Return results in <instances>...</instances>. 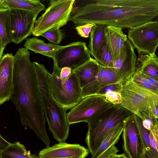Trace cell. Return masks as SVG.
I'll return each mask as SVG.
<instances>
[{
    "mask_svg": "<svg viewBox=\"0 0 158 158\" xmlns=\"http://www.w3.org/2000/svg\"><path fill=\"white\" fill-rule=\"evenodd\" d=\"M158 15V0H75L69 21L77 26L88 23L129 29Z\"/></svg>",
    "mask_w": 158,
    "mask_h": 158,
    "instance_id": "obj_1",
    "label": "cell"
},
{
    "mask_svg": "<svg viewBox=\"0 0 158 158\" xmlns=\"http://www.w3.org/2000/svg\"><path fill=\"white\" fill-rule=\"evenodd\" d=\"M30 52L19 48L14 56L13 88L10 98L20 117L22 125L32 129L46 147L50 140L45 128L46 119Z\"/></svg>",
    "mask_w": 158,
    "mask_h": 158,
    "instance_id": "obj_2",
    "label": "cell"
},
{
    "mask_svg": "<svg viewBox=\"0 0 158 158\" xmlns=\"http://www.w3.org/2000/svg\"><path fill=\"white\" fill-rule=\"evenodd\" d=\"M33 63L49 129L56 141L65 142L69 135L70 125L67 119L66 110L55 100L52 95L50 86L51 74L44 64L35 62Z\"/></svg>",
    "mask_w": 158,
    "mask_h": 158,
    "instance_id": "obj_3",
    "label": "cell"
},
{
    "mask_svg": "<svg viewBox=\"0 0 158 158\" xmlns=\"http://www.w3.org/2000/svg\"><path fill=\"white\" fill-rule=\"evenodd\" d=\"M133 114L120 105L112 104L87 123L85 142L91 156L110 131Z\"/></svg>",
    "mask_w": 158,
    "mask_h": 158,
    "instance_id": "obj_4",
    "label": "cell"
},
{
    "mask_svg": "<svg viewBox=\"0 0 158 158\" xmlns=\"http://www.w3.org/2000/svg\"><path fill=\"white\" fill-rule=\"evenodd\" d=\"M50 86L54 99L66 110H71L82 99L81 89L73 71L70 76L62 77L58 71L53 70Z\"/></svg>",
    "mask_w": 158,
    "mask_h": 158,
    "instance_id": "obj_5",
    "label": "cell"
},
{
    "mask_svg": "<svg viewBox=\"0 0 158 158\" xmlns=\"http://www.w3.org/2000/svg\"><path fill=\"white\" fill-rule=\"evenodd\" d=\"M120 104L142 120V114L158 104V93L143 87L130 79L123 85Z\"/></svg>",
    "mask_w": 158,
    "mask_h": 158,
    "instance_id": "obj_6",
    "label": "cell"
},
{
    "mask_svg": "<svg viewBox=\"0 0 158 158\" xmlns=\"http://www.w3.org/2000/svg\"><path fill=\"white\" fill-rule=\"evenodd\" d=\"M75 0H51L45 12L36 20L32 31L38 36L45 32L66 25Z\"/></svg>",
    "mask_w": 158,
    "mask_h": 158,
    "instance_id": "obj_7",
    "label": "cell"
},
{
    "mask_svg": "<svg viewBox=\"0 0 158 158\" xmlns=\"http://www.w3.org/2000/svg\"><path fill=\"white\" fill-rule=\"evenodd\" d=\"M127 37L139 55L155 53L158 45V21H151L129 29Z\"/></svg>",
    "mask_w": 158,
    "mask_h": 158,
    "instance_id": "obj_8",
    "label": "cell"
},
{
    "mask_svg": "<svg viewBox=\"0 0 158 158\" xmlns=\"http://www.w3.org/2000/svg\"><path fill=\"white\" fill-rule=\"evenodd\" d=\"M104 95L95 94L83 98L66 114L69 124L87 123L111 106Z\"/></svg>",
    "mask_w": 158,
    "mask_h": 158,
    "instance_id": "obj_9",
    "label": "cell"
},
{
    "mask_svg": "<svg viewBox=\"0 0 158 158\" xmlns=\"http://www.w3.org/2000/svg\"><path fill=\"white\" fill-rule=\"evenodd\" d=\"M86 43L82 41L72 43L58 50L52 59L53 69L60 70L69 67L73 70L91 57Z\"/></svg>",
    "mask_w": 158,
    "mask_h": 158,
    "instance_id": "obj_10",
    "label": "cell"
},
{
    "mask_svg": "<svg viewBox=\"0 0 158 158\" xmlns=\"http://www.w3.org/2000/svg\"><path fill=\"white\" fill-rule=\"evenodd\" d=\"M122 145L127 158H143L144 148L142 138L135 121L134 114L123 122Z\"/></svg>",
    "mask_w": 158,
    "mask_h": 158,
    "instance_id": "obj_11",
    "label": "cell"
},
{
    "mask_svg": "<svg viewBox=\"0 0 158 158\" xmlns=\"http://www.w3.org/2000/svg\"><path fill=\"white\" fill-rule=\"evenodd\" d=\"M11 19L12 41L19 44L32 35L38 15L24 10L9 9Z\"/></svg>",
    "mask_w": 158,
    "mask_h": 158,
    "instance_id": "obj_12",
    "label": "cell"
},
{
    "mask_svg": "<svg viewBox=\"0 0 158 158\" xmlns=\"http://www.w3.org/2000/svg\"><path fill=\"white\" fill-rule=\"evenodd\" d=\"M137 57L128 39L118 58L114 62L113 69L118 82L124 85L135 73Z\"/></svg>",
    "mask_w": 158,
    "mask_h": 158,
    "instance_id": "obj_13",
    "label": "cell"
},
{
    "mask_svg": "<svg viewBox=\"0 0 158 158\" xmlns=\"http://www.w3.org/2000/svg\"><path fill=\"white\" fill-rule=\"evenodd\" d=\"M89 152L88 149L79 144L61 142L41 150L38 156L39 158H85Z\"/></svg>",
    "mask_w": 158,
    "mask_h": 158,
    "instance_id": "obj_14",
    "label": "cell"
},
{
    "mask_svg": "<svg viewBox=\"0 0 158 158\" xmlns=\"http://www.w3.org/2000/svg\"><path fill=\"white\" fill-rule=\"evenodd\" d=\"M14 56L7 53L0 60V106L10 100L13 88Z\"/></svg>",
    "mask_w": 158,
    "mask_h": 158,
    "instance_id": "obj_15",
    "label": "cell"
},
{
    "mask_svg": "<svg viewBox=\"0 0 158 158\" xmlns=\"http://www.w3.org/2000/svg\"><path fill=\"white\" fill-rule=\"evenodd\" d=\"M122 28L110 26H106L105 39L114 61L119 57L127 38Z\"/></svg>",
    "mask_w": 158,
    "mask_h": 158,
    "instance_id": "obj_16",
    "label": "cell"
},
{
    "mask_svg": "<svg viewBox=\"0 0 158 158\" xmlns=\"http://www.w3.org/2000/svg\"><path fill=\"white\" fill-rule=\"evenodd\" d=\"M99 64L91 57L83 64L73 70L76 75L81 89V93L97 80Z\"/></svg>",
    "mask_w": 158,
    "mask_h": 158,
    "instance_id": "obj_17",
    "label": "cell"
},
{
    "mask_svg": "<svg viewBox=\"0 0 158 158\" xmlns=\"http://www.w3.org/2000/svg\"><path fill=\"white\" fill-rule=\"evenodd\" d=\"M64 46L51 43L46 44L43 40L35 37L26 39L24 44L25 48L27 50L52 59L56 52Z\"/></svg>",
    "mask_w": 158,
    "mask_h": 158,
    "instance_id": "obj_18",
    "label": "cell"
},
{
    "mask_svg": "<svg viewBox=\"0 0 158 158\" xmlns=\"http://www.w3.org/2000/svg\"><path fill=\"white\" fill-rule=\"evenodd\" d=\"M0 8L24 10L38 15L45 6L39 0H0Z\"/></svg>",
    "mask_w": 158,
    "mask_h": 158,
    "instance_id": "obj_19",
    "label": "cell"
},
{
    "mask_svg": "<svg viewBox=\"0 0 158 158\" xmlns=\"http://www.w3.org/2000/svg\"><path fill=\"white\" fill-rule=\"evenodd\" d=\"M140 71L158 80V58L155 53L139 55L135 72Z\"/></svg>",
    "mask_w": 158,
    "mask_h": 158,
    "instance_id": "obj_20",
    "label": "cell"
},
{
    "mask_svg": "<svg viewBox=\"0 0 158 158\" xmlns=\"http://www.w3.org/2000/svg\"><path fill=\"white\" fill-rule=\"evenodd\" d=\"M123 128V122L110 130L91 158H97L111 147L115 145L119 139Z\"/></svg>",
    "mask_w": 158,
    "mask_h": 158,
    "instance_id": "obj_21",
    "label": "cell"
},
{
    "mask_svg": "<svg viewBox=\"0 0 158 158\" xmlns=\"http://www.w3.org/2000/svg\"><path fill=\"white\" fill-rule=\"evenodd\" d=\"M106 26L105 25L96 24L90 32L89 49L90 54L94 57L105 41Z\"/></svg>",
    "mask_w": 158,
    "mask_h": 158,
    "instance_id": "obj_22",
    "label": "cell"
},
{
    "mask_svg": "<svg viewBox=\"0 0 158 158\" xmlns=\"http://www.w3.org/2000/svg\"><path fill=\"white\" fill-rule=\"evenodd\" d=\"M0 35L3 47L12 42L11 28L10 10L0 8Z\"/></svg>",
    "mask_w": 158,
    "mask_h": 158,
    "instance_id": "obj_23",
    "label": "cell"
},
{
    "mask_svg": "<svg viewBox=\"0 0 158 158\" xmlns=\"http://www.w3.org/2000/svg\"><path fill=\"white\" fill-rule=\"evenodd\" d=\"M2 158H39L38 156L31 154L26 150L25 146L19 142L10 143L2 152Z\"/></svg>",
    "mask_w": 158,
    "mask_h": 158,
    "instance_id": "obj_24",
    "label": "cell"
},
{
    "mask_svg": "<svg viewBox=\"0 0 158 158\" xmlns=\"http://www.w3.org/2000/svg\"><path fill=\"white\" fill-rule=\"evenodd\" d=\"M98 63L102 66L113 68L114 60L105 41L94 57Z\"/></svg>",
    "mask_w": 158,
    "mask_h": 158,
    "instance_id": "obj_25",
    "label": "cell"
},
{
    "mask_svg": "<svg viewBox=\"0 0 158 158\" xmlns=\"http://www.w3.org/2000/svg\"><path fill=\"white\" fill-rule=\"evenodd\" d=\"M135 122L140 135L143 140L144 150L149 151L158 156V153L156 152L151 147L150 143L149 131L144 127L142 124V119L134 114Z\"/></svg>",
    "mask_w": 158,
    "mask_h": 158,
    "instance_id": "obj_26",
    "label": "cell"
},
{
    "mask_svg": "<svg viewBox=\"0 0 158 158\" xmlns=\"http://www.w3.org/2000/svg\"><path fill=\"white\" fill-rule=\"evenodd\" d=\"M40 36L46 38L50 43L57 44L61 43L64 37V34L62 30L57 28L47 31Z\"/></svg>",
    "mask_w": 158,
    "mask_h": 158,
    "instance_id": "obj_27",
    "label": "cell"
},
{
    "mask_svg": "<svg viewBox=\"0 0 158 158\" xmlns=\"http://www.w3.org/2000/svg\"><path fill=\"white\" fill-rule=\"evenodd\" d=\"M141 115L143 118L142 124L144 127L149 131H152L154 126L158 124L157 118L151 115L149 110L143 112Z\"/></svg>",
    "mask_w": 158,
    "mask_h": 158,
    "instance_id": "obj_28",
    "label": "cell"
},
{
    "mask_svg": "<svg viewBox=\"0 0 158 158\" xmlns=\"http://www.w3.org/2000/svg\"><path fill=\"white\" fill-rule=\"evenodd\" d=\"M140 85L156 93H158V87L152 85L140 76L136 72L130 79Z\"/></svg>",
    "mask_w": 158,
    "mask_h": 158,
    "instance_id": "obj_29",
    "label": "cell"
},
{
    "mask_svg": "<svg viewBox=\"0 0 158 158\" xmlns=\"http://www.w3.org/2000/svg\"><path fill=\"white\" fill-rule=\"evenodd\" d=\"M123 85L121 82L107 84L103 86L97 94L104 95L106 93L110 92H115L121 93L123 89Z\"/></svg>",
    "mask_w": 158,
    "mask_h": 158,
    "instance_id": "obj_30",
    "label": "cell"
},
{
    "mask_svg": "<svg viewBox=\"0 0 158 158\" xmlns=\"http://www.w3.org/2000/svg\"><path fill=\"white\" fill-rule=\"evenodd\" d=\"M95 25L93 23H88L77 26L75 29L78 35L81 37L87 38L89 37L92 28Z\"/></svg>",
    "mask_w": 158,
    "mask_h": 158,
    "instance_id": "obj_31",
    "label": "cell"
},
{
    "mask_svg": "<svg viewBox=\"0 0 158 158\" xmlns=\"http://www.w3.org/2000/svg\"><path fill=\"white\" fill-rule=\"evenodd\" d=\"M104 96L108 101L113 104L120 105L122 102L121 93L110 91L106 93Z\"/></svg>",
    "mask_w": 158,
    "mask_h": 158,
    "instance_id": "obj_32",
    "label": "cell"
},
{
    "mask_svg": "<svg viewBox=\"0 0 158 158\" xmlns=\"http://www.w3.org/2000/svg\"><path fill=\"white\" fill-rule=\"evenodd\" d=\"M109 67H103L99 64L97 80L101 85H105V80Z\"/></svg>",
    "mask_w": 158,
    "mask_h": 158,
    "instance_id": "obj_33",
    "label": "cell"
},
{
    "mask_svg": "<svg viewBox=\"0 0 158 158\" xmlns=\"http://www.w3.org/2000/svg\"><path fill=\"white\" fill-rule=\"evenodd\" d=\"M118 82L113 68L109 67L105 80V85Z\"/></svg>",
    "mask_w": 158,
    "mask_h": 158,
    "instance_id": "obj_34",
    "label": "cell"
},
{
    "mask_svg": "<svg viewBox=\"0 0 158 158\" xmlns=\"http://www.w3.org/2000/svg\"><path fill=\"white\" fill-rule=\"evenodd\" d=\"M135 72H136L140 76L145 79L149 83L156 87H158V80L148 75L143 72L140 71H137Z\"/></svg>",
    "mask_w": 158,
    "mask_h": 158,
    "instance_id": "obj_35",
    "label": "cell"
},
{
    "mask_svg": "<svg viewBox=\"0 0 158 158\" xmlns=\"http://www.w3.org/2000/svg\"><path fill=\"white\" fill-rule=\"evenodd\" d=\"M118 151V148L115 145H113L97 158H109L111 155L117 154Z\"/></svg>",
    "mask_w": 158,
    "mask_h": 158,
    "instance_id": "obj_36",
    "label": "cell"
},
{
    "mask_svg": "<svg viewBox=\"0 0 158 158\" xmlns=\"http://www.w3.org/2000/svg\"><path fill=\"white\" fill-rule=\"evenodd\" d=\"M150 143L151 147L158 153V144L156 143L151 131H149Z\"/></svg>",
    "mask_w": 158,
    "mask_h": 158,
    "instance_id": "obj_37",
    "label": "cell"
},
{
    "mask_svg": "<svg viewBox=\"0 0 158 158\" xmlns=\"http://www.w3.org/2000/svg\"><path fill=\"white\" fill-rule=\"evenodd\" d=\"M10 144V143L5 140L0 134V152H2Z\"/></svg>",
    "mask_w": 158,
    "mask_h": 158,
    "instance_id": "obj_38",
    "label": "cell"
},
{
    "mask_svg": "<svg viewBox=\"0 0 158 158\" xmlns=\"http://www.w3.org/2000/svg\"><path fill=\"white\" fill-rule=\"evenodd\" d=\"M143 156L144 158H158V156L147 150H144Z\"/></svg>",
    "mask_w": 158,
    "mask_h": 158,
    "instance_id": "obj_39",
    "label": "cell"
},
{
    "mask_svg": "<svg viewBox=\"0 0 158 158\" xmlns=\"http://www.w3.org/2000/svg\"><path fill=\"white\" fill-rule=\"evenodd\" d=\"M109 158H127V157L123 153L120 154H114L111 155Z\"/></svg>",
    "mask_w": 158,
    "mask_h": 158,
    "instance_id": "obj_40",
    "label": "cell"
},
{
    "mask_svg": "<svg viewBox=\"0 0 158 158\" xmlns=\"http://www.w3.org/2000/svg\"><path fill=\"white\" fill-rule=\"evenodd\" d=\"M5 48L3 47V42L2 40V38L0 35V60H1L2 55L3 54V52Z\"/></svg>",
    "mask_w": 158,
    "mask_h": 158,
    "instance_id": "obj_41",
    "label": "cell"
},
{
    "mask_svg": "<svg viewBox=\"0 0 158 158\" xmlns=\"http://www.w3.org/2000/svg\"><path fill=\"white\" fill-rule=\"evenodd\" d=\"M0 158H2V152H0Z\"/></svg>",
    "mask_w": 158,
    "mask_h": 158,
    "instance_id": "obj_42",
    "label": "cell"
}]
</instances>
